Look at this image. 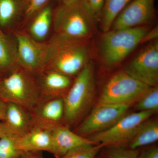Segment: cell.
<instances>
[{
	"label": "cell",
	"instance_id": "obj_1",
	"mask_svg": "<svg viewBox=\"0 0 158 158\" xmlns=\"http://www.w3.org/2000/svg\"><path fill=\"white\" fill-rule=\"evenodd\" d=\"M94 67L89 62L76 77L70 88L63 97V124L76 127L85 118L93 104L94 96Z\"/></svg>",
	"mask_w": 158,
	"mask_h": 158
},
{
	"label": "cell",
	"instance_id": "obj_2",
	"mask_svg": "<svg viewBox=\"0 0 158 158\" xmlns=\"http://www.w3.org/2000/svg\"><path fill=\"white\" fill-rule=\"evenodd\" d=\"M48 44V59L43 69L55 71L72 77H76L89 62V50L83 40L55 36Z\"/></svg>",
	"mask_w": 158,
	"mask_h": 158
},
{
	"label": "cell",
	"instance_id": "obj_3",
	"mask_svg": "<svg viewBox=\"0 0 158 158\" xmlns=\"http://www.w3.org/2000/svg\"><path fill=\"white\" fill-rule=\"evenodd\" d=\"M40 98L36 78L19 66L0 77V99L32 111Z\"/></svg>",
	"mask_w": 158,
	"mask_h": 158
},
{
	"label": "cell",
	"instance_id": "obj_4",
	"mask_svg": "<svg viewBox=\"0 0 158 158\" xmlns=\"http://www.w3.org/2000/svg\"><path fill=\"white\" fill-rule=\"evenodd\" d=\"M149 31L147 28L139 26L105 33L101 43L103 61L110 66L120 63L138 44L144 42Z\"/></svg>",
	"mask_w": 158,
	"mask_h": 158
},
{
	"label": "cell",
	"instance_id": "obj_5",
	"mask_svg": "<svg viewBox=\"0 0 158 158\" xmlns=\"http://www.w3.org/2000/svg\"><path fill=\"white\" fill-rule=\"evenodd\" d=\"M91 19L81 0L64 4L54 18L55 36L63 39L83 40L91 34Z\"/></svg>",
	"mask_w": 158,
	"mask_h": 158
},
{
	"label": "cell",
	"instance_id": "obj_6",
	"mask_svg": "<svg viewBox=\"0 0 158 158\" xmlns=\"http://www.w3.org/2000/svg\"><path fill=\"white\" fill-rule=\"evenodd\" d=\"M150 87L124 71L113 76L102 90L98 105L135 104Z\"/></svg>",
	"mask_w": 158,
	"mask_h": 158
},
{
	"label": "cell",
	"instance_id": "obj_7",
	"mask_svg": "<svg viewBox=\"0 0 158 158\" xmlns=\"http://www.w3.org/2000/svg\"><path fill=\"white\" fill-rule=\"evenodd\" d=\"M154 113L139 111L127 114L108 129L87 137L96 144L104 146L122 147L129 144L141 125Z\"/></svg>",
	"mask_w": 158,
	"mask_h": 158
},
{
	"label": "cell",
	"instance_id": "obj_8",
	"mask_svg": "<svg viewBox=\"0 0 158 158\" xmlns=\"http://www.w3.org/2000/svg\"><path fill=\"white\" fill-rule=\"evenodd\" d=\"M130 107L125 105H97L73 131L86 138L104 131L126 115Z\"/></svg>",
	"mask_w": 158,
	"mask_h": 158
},
{
	"label": "cell",
	"instance_id": "obj_9",
	"mask_svg": "<svg viewBox=\"0 0 158 158\" xmlns=\"http://www.w3.org/2000/svg\"><path fill=\"white\" fill-rule=\"evenodd\" d=\"M15 42L19 66L35 76L47 62L48 44L37 41L21 33L15 34Z\"/></svg>",
	"mask_w": 158,
	"mask_h": 158
},
{
	"label": "cell",
	"instance_id": "obj_10",
	"mask_svg": "<svg viewBox=\"0 0 158 158\" xmlns=\"http://www.w3.org/2000/svg\"><path fill=\"white\" fill-rule=\"evenodd\" d=\"M126 73L150 87L157 86L158 43L150 44L126 66Z\"/></svg>",
	"mask_w": 158,
	"mask_h": 158
},
{
	"label": "cell",
	"instance_id": "obj_11",
	"mask_svg": "<svg viewBox=\"0 0 158 158\" xmlns=\"http://www.w3.org/2000/svg\"><path fill=\"white\" fill-rule=\"evenodd\" d=\"M154 0H132L116 17L113 30L139 27L149 22L154 14Z\"/></svg>",
	"mask_w": 158,
	"mask_h": 158
},
{
	"label": "cell",
	"instance_id": "obj_12",
	"mask_svg": "<svg viewBox=\"0 0 158 158\" xmlns=\"http://www.w3.org/2000/svg\"><path fill=\"white\" fill-rule=\"evenodd\" d=\"M33 124L54 127L63 124V97L42 98L31 111Z\"/></svg>",
	"mask_w": 158,
	"mask_h": 158
},
{
	"label": "cell",
	"instance_id": "obj_13",
	"mask_svg": "<svg viewBox=\"0 0 158 158\" xmlns=\"http://www.w3.org/2000/svg\"><path fill=\"white\" fill-rule=\"evenodd\" d=\"M35 77L40 98L63 97L73 81L71 77L49 69H42Z\"/></svg>",
	"mask_w": 158,
	"mask_h": 158
},
{
	"label": "cell",
	"instance_id": "obj_14",
	"mask_svg": "<svg viewBox=\"0 0 158 158\" xmlns=\"http://www.w3.org/2000/svg\"><path fill=\"white\" fill-rule=\"evenodd\" d=\"M89 144H96L79 135L65 125H59L53 128L50 152L56 158H62L74 148Z\"/></svg>",
	"mask_w": 158,
	"mask_h": 158
},
{
	"label": "cell",
	"instance_id": "obj_15",
	"mask_svg": "<svg viewBox=\"0 0 158 158\" xmlns=\"http://www.w3.org/2000/svg\"><path fill=\"white\" fill-rule=\"evenodd\" d=\"M53 128L40 125H33L27 132L18 137V148L23 153L43 151L50 152Z\"/></svg>",
	"mask_w": 158,
	"mask_h": 158
},
{
	"label": "cell",
	"instance_id": "obj_16",
	"mask_svg": "<svg viewBox=\"0 0 158 158\" xmlns=\"http://www.w3.org/2000/svg\"><path fill=\"white\" fill-rule=\"evenodd\" d=\"M7 133L18 137L23 135L33 127L31 112L13 103H7L6 116L2 121Z\"/></svg>",
	"mask_w": 158,
	"mask_h": 158
},
{
	"label": "cell",
	"instance_id": "obj_17",
	"mask_svg": "<svg viewBox=\"0 0 158 158\" xmlns=\"http://www.w3.org/2000/svg\"><path fill=\"white\" fill-rule=\"evenodd\" d=\"M19 66L16 42L0 29V77Z\"/></svg>",
	"mask_w": 158,
	"mask_h": 158
},
{
	"label": "cell",
	"instance_id": "obj_18",
	"mask_svg": "<svg viewBox=\"0 0 158 158\" xmlns=\"http://www.w3.org/2000/svg\"><path fill=\"white\" fill-rule=\"evenodd\" d=\"M158 139V120L149 118L141 125L128 145L131 149H136L154 143Z\"/></svg>",
	"mask_w": 158,
	"mask_h": 158
},
{
	"label": "cell",
	"instance_id": "obj_19",
	"mask_svg": "<svg viewBox=\"0 0 158 158\" xmlns=\"http://www.w3.org/2000/svg\"><path fill=\"white\" fill-rule=\"evenodd\" d=\"M52 16L50 6H45L41 9L30 25V36L40 42L44 40L49 32Z\"/></svg>",
	"mask_w": 158,
	"mask_h": 158
},
{
	"label": "cell",
	"instance_id": "obj_20",
	"mask_svg": "<svg viewBox=\"0 0 158 158\" xmlns=\"http://www.w3.org/2000/svg\"><path fill=\"white\" fill-rule=\"evenodd\" d=\"M22 0H0V29L7 33L22 9Z\"/></svg>",
	"mask_w": 158,
	"mask_h": 158
},
{
	"label": "cell",
	"instance_id": "obj_21",
	"mask_svg": "<svg viewBox=\"0 0 158 158\" xmlns=\"http://www.w3.org/2000/svg\"><path fill=\"white\" fill-rule=\"evenodd\" d=\"M132 0H105L102 15L101 27L104 33L110 31L116 17Z\"/></svg>",
	"mask_w": 158,
	"mask_h": 158
},
{
	"label": "cell",
	"instance_id": "obj_22",
	"mask_svg": "<svg viewBox=\"0 0 158 158\" xmlns=\"http://www.w3.org/2000/svg\"><path fill=\"white\" fill-rule=\"evenodd\" d=\"M135 104L137 111H148L155 113L158 110V86L150 87Z\"/></svg>",
	"mask_w": 158,
	"mask_h": 158
},
{
	"label": "cell",
	"instance_id": "obj_23",
	"mask_svg": "<svg viewBox=\"0 0 158 158\" xmlns=\"http://www.w3.org/2000/svg\"><path fill=\"white\" fill-rule=\"evenodd\" d=\"M18 137L6 134L0 138V158H19L23 152L18 148Z\"/></svg>",
	"mask_w": 158,
	"mask_h": 158
},
{
	"label": "cell",
	"instance_id": "obj_24",
	"mask_svg": "<svg viewBox=\"0 0 158 158\" xmlns=\"http://www.w3.org/2000/svg\"><path fill=\"white\" fill-rule=\"evenodd\" d=\"M100 144H89L74 148L62 158H95L102 148Z\"/></svg>",
	"mask_w": 158,
	"mask_h": 158
},
{
	"label": "cell",
	"instance_id": "obj_25",
	"mask_svg": "<svg viewBox=\"0 0 158 158\" xmlns=\"http://www.w3.org/2000/svg\"><path fill=\"white\" fill-rule=\"evenodd\" d=\"M105 0H81L92 20L98 19L102 16Z\"/></svg>",
	"mask_w": 158,
	"mask_h": 158
},
{
	"label": "cell",
	"instance_id": "obj_26",
	"mask_svg": "<svg viewBox=\"0 0 158 158\" xmlns=\"http://www.w3.org/2000/svg\"><path fill=\"white\" fill-rule=\"evenodd\" d=\"M114 148L107 158H137L138 152L136 149H125L122 147Z\"/></svg>",
	"mask_w": 158,
	"mask_h": 158
},
{
	"label": "cell",
	"instance_id": "obj_27",
	"mask_svg": "<svg viewBox=\"0 0 158 158\" xmlns=\"http://www.w3.org/2000/svg\"><path fill=\"white\" fill-rule=\"evenodd\" d=\"M48 0H30L29 5L26 9V14L27 16L33 15L43 7L48 2Z\"/></svg>",
	"mask_w": 158,
	"mask_h": 158
},
{
	"label": "cell",
	"instance_id": "obj_28",
	"mask_svg": "<svg viewBox=\"0 0 158 158\" xmlns=\"http://www.w3.org/2000/svg\"><path fill=\"white\" fill-rule=\"evenodd\" d=\"M137 158H158V149L157 147H153L143 151Z\"/></svg>",
	"mask_w": 158,
	"mask_h": 158
},
{
	"label": "cell",
	"instance_id": "obj_29",
	"mask_svg": "<svg viewBox=\"0 0 158 158\" xmlns=\"http://www.w3.org/2000/svg\"><path fill=\"white\" fill-rule=\"evenodd\" d=\"M7 107V103L0 99V122L3 121L5 118Z\"/></svg>",
	"mask_w": 158,
	"mask_h": 158
},
{
	"label": "cell",
	"instance_id": "obj_30",
	"mask_svg": "<svg viewBox=\"0 0 158 158\" xmlns=\"http://www.w3.org/2000/svg\"><path fill=\"white\" fill-rule=\"evenodd\" d=\"M19 158H41L38 156L33 154V152L23 153Z\"/></svg>",
	"mask_w": 158,
	"mask_h": 158
},
{
	"label": "cell",
	"instance_id": "obj_31",
	"mask_svg": "<svg viewBox=\"0 0 158 158\" xmlns=\"http://www.w3.org/2000/svg\"><path fill=\"white\" fill-rule=\"evenodd\" d=\"M8 134L2 122H0V138L5 134Z\"/></svg>",
	"mask_w": 158,
	"mask_h": 158
},
{
	"label": "cell",
	"instance_id": "obj_32",
	"mask_svg": "<svg viewBox=\"0 0 158 158\" xmlns=\"http://www.w3.org/2000/svg\"><path fill=\"white\" fill-rule=\"evenodd\" d=\"M61 1L63 2L64 4H66L73 2H74L76 0H61Z\"/></svg>",
	"mask_w": 158,
	"mask_h": 158
},
{
	"label": "cell",
	"instance_id": "obj_33",
	"mask_svg": "<svg viewBox=\"0 0 158 158\" xmlns=\"http://www.w3.org/2000/svg\"><path fill=\"white\" fill-rule=\"evenodd\" d=\"M27 1H28V2H29V1H30V0H27Z\"/></svg>",
	"mask_w": 158,
	"mask_h": 158
}]
</instances>
